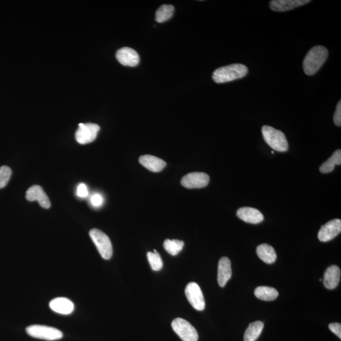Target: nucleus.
I'll list each match as a JSON object with an SVG mask.
<instances>
[{
	"label": "nucleus",
	"instance_id": "28",
	"mask_svg": "<svg viewBox=\"0 0 341 341\" xmlns=\"http://www.w3.org/2000/svg\"><path fill=\"white\" fill-rule=\"evenodd\" d=\"M329 328L331 331L341 339V324L339 323H332L329 324Z\"/></svg>",
	"mask_w": 341,
	"mask_h": 341
},
{
	"label": "nucleus",
	"instance_id": "22",
	"mask_svg": "<svg viewBox=\"0 0 341 341\" xmlns=\"http://www.w3.org/2000/svg\"><path fill=\"white\" fill-rule=\"evenodd\" d=\"M340 164L341 151L340 149H337L329 159H328L321 165V166L320 167V172L324 173V174L332 172L334 170L335 165H340Z\"/></svg>",
	"mask_w": 341,
	"mask_h": 341
},
{
	"label": "nucleus",
	"instance_id": "17",
	"mask_svg": "<svg viewBox=\"0 0 341 341\" xmlns=\"http://www.w3.org/2000/svg\"><path fill=\"white\" fill-rule=\"evenodd\" d=\"M139 162L147 169L152 172H160L166 166V162L152 155H144L139 158Z\"/></svg>",
	"mask_w": 341,
	"mask_h": 341
},
{
	"label": "nucleus",
	"instance_id": "18",
	"mask_svg": "<svg viewBox=\"0 0 341 341\" xmlns=\"http://www.w3.org/2000/svg\"><path fill=\"white\" fill-rule=\"evenodd\" d=\"M340 279V268L337 265L330 266L324 274V284L325 288L329 289H335L339 284Z\"/></svg>",
	"mask_w": 341,
	"mask_h": 341
},
{
	"label": "nucleus",
	"instance_id": "23",
	"mask_svg": "<svg viewBox=\"0 0 341 341\" xmlns=\"http://www.w3.org/2000/svg\"><path fill=\"white\" fill-rule=\"evenodd\" d=\"M175 8L172 5H163L160 7L156 13V20L162 23L167 21L173 16Z\"/></svg>",
	"mask_w": 341,
	"mask_h": 341
},
{
	"label": "nucleus",
	"instance_id": "14",
	"mask_svg": "<svg viewBox=\"0 0 341 341\" xmlns=\"http://www.w3.org/2000/svg\"><path fill=\"white\" fill-rule=\"evenodd\" d=\"M309 0H273L270 2V9L275 12H286L309 4Z\"/></svg>",
	"mask_w": 341,
	"mask_h": 341
},
{
	"label": "nucleus",
	"instance_id": "15",
	"mask_svg": "<svg viewBox=\"0 0 341 341\" xmlns=\"http://www.w3.org/2000/svg\"><path fill=\"white\" fill-rule=\"evenodd\" d=\"M231 276V261L226 257H222L218 264V281L219 286L222 288L225 286Z\"/></svg>",
	"mask_w": 341,
	"mask_h": 341
},
{
	"label": "nucleus",
	"instance_id": "4",
	"mask_svg": "<svg viewBox=\"0 0 341 341\" xmlns=\"http://www.w3.org/2000/svg\"><path fill=\"white\" fill-rule=\"evenodd\" d=\"M89 235L101 257L105 260L110 259L113 255V247L109 237L97 229L90 230Z\"/></svg>",
	"mask_w": 341,
	"mask_h": 341
},
{
	"label": "nucleus",
	"instance_id": "1",
	"mask_svg": "<svg viewBox=\"0 0 341 341\" xmlns=\"http://www.w3.org/2000/svg\"><path fill=\"white\" fill-rule=\"evenodd\" d=\"M328 55L329 52L327 49L324 46H317L312 48L303 60L304 73L307 76H313L316 74L327 60Z\"/></svg>",
	"mask_w": 341,
	"mask_h": 341
},
{
	"label": "nucleus",
	"instance_id": "24",
	"mask_svg": "<svg viewBox=\"0 0 341 341\" xmlns=\"http://www.w3.org/2000/svg\"><path fill=\"white\" fill-rule=\"evenodd\" d=\"M184 242L178 240H166L164 243V249L170 255L175 256L182 251L184 247Z\"/></svg>",
	"mask_w": 341,
	"mask_h": 341
},
{
	"label": "nucleus",
	"instance_id": "10",
	"mask_svg": "<svg viewBox=\"0 0 341 341\" xmlns=\"http://www.w3.org/2000/svg\"><path fill=\"white\" fill-rule=\"evenodd\" d=\"M340 219H335L323 225L318 233V238L322 242L330 241L340 233Z\"/></svg>",
	"mask_w": 341,
	"mask_h": 341
},
{
	"label": "nucleus",
	"instance_id": "13",
	"mask_svg": "<svg viewBox=\"0 0 341 341\" xmlns=\"http://www.w3.org/2000/svg\"><path fill=\"white\" fill-rule=\"evenodd\" d=\"M237 216L242 221L250 224H258L262 223L264 219L263 214L258 209L248 208H240L237 211Z\"/></svg>",
	"mask_w": 341,
	"mask_h": 341
},
{
	"label": "nucleus",
	"instance_id": "26",
	"mask_svg": "<svg viewBox=\"0 0 341 341\" xmlns=\"http://www.w3.org/2000/svg\"><path fill=\"white\" fill-rule=\"evenodd\" d=\"M12 170L9 167H0V189L7 185L12 176Z\"/></svg>",
	"mask_w": 341,
	"mask_h": 341
},
{
	"label": "nucleus",
	"instance_id": "7",
	"mask_svg": "<svg viewBox=\"0 0 341 341\" xmlns=\"http://www.w3.org/2000/svg\"><path fill=\"white\" fill-rule=\"evenodd\" d=\"M100 126L95 123H80L76 133V141L80 144L91 143L96 139Z\"/></svg>",
	"mask_w": 341,
	"mask_h": 341
},
{
	"label": "nucleus",
	"instance_id": "27",
	"mask_svg": "<svg viewBox=\"0 0 341 341\" xmlns=\"http://www.w3.org/2000/svg\"><path fill=\"white\" fill-rule=\"evenodd\" d=\"M334 122L337 126H341V100H339L337 105L336 110L334 116Z\"/></svg>",
	"mask_w": 341,
	"mask_h": 341
},
{
	"label": "nucleus",
	"instance_id": "2",
	"mask_svg": "<svg viewBox=\"0 0 341 341\" xmlns=\"http://www.w3.org/2000/svg\"><path fill=\"white\" fill-rule=\"evenodd\" d=\"M249 72L247 66L243 64L235 63L220 67L214 72L213 79L216 83L223 84L243 78Z\"/></svg>",
	"mask_w": 341,
	"mask_h": 341
},
{
	"label": "nucleus",
	"instance_id": "5",
	"mask_svg": "<svg viewBox=\"0 0 341 341\" xmlns=\"http://www.w3.org/2000/svg\"><path fill=\"white\" fill-rule=\"evenodd\" d=\"M26 332L30 336L46 340H56L63 337V333L56 328L46 325H33L26 328Z\"/></svg>",
	"mask_w": 341,
	"mask_h": 341
},
{
	"label": "nucleus",
	"instance_id": "21",
	"mask_svg": "<svg viewBox=\"0 0 341 341\" xmlns=\"http://www.w3.org/2000/svg\"><path fill=\"white\" fill-rule=\"evenodd\" d=\"M264 324L261 321L251 323L244 335V341H255L262 333Z\"/></svg>",
	"mask_w": 341,
	"mask_h": 341
},
{
	"label": "nucleus",
	"instance_id": "29",
	"mask_svg": "<svg viewBox=\"0 0 341 341\" xmlns=\"http://www.w3.org/2000/svg\"><path fill=\"white\" fill-rule=\"evenodd\" d=\"M90 201H91L93 206L95 207H99L101 206L103 203V198L100 194L95 193V194L92 196Z\"/></svg>",
	"mask_w": 341,
	"mask_h": 341
},
{
	"label": "nucleus",
	"instance_id": "8",
	"mask_svg": "<svg viewBox=\"0 0 341 341\" xmlns=\"http://www.w3.org/2000/svg\"><path fill=\"white\" fill-rule=\"evenodd\" d=\"M185 295L191 305L197 311H202L205 309V299L198 284L194 282L188 284L185 288Z\"/></svg>",
	"mask_w": 341,
	"mask_h": 341
},
{
	"label": "nucleus",
	"instance_id": "31",
	"mask_svg": "<svg viewBox=\"0 0 341 341\" xmlns=\"http://www.w3.org/2000/svg\"><path fill=\"white\" fill-rule=\"evenodd\" d=\"M272 152V154L275 153V152H274V151H272V152Z\"/></svg>",
	"mask_w": 341,
	"mask_h": 341
},
{
	"label": "nucleus",
	"instance_id": "16",
	"mask_svg": "<svg viewBox=\"0 0 341 341\" xmlns=\"http://www.w3.org/2000/svg\"><path fill=\"white\" fill-rule=\"evenodd\" d=\"M50 307L53 311L61 315L71 314L74 311L73 302L66 298H56L51 300Z\"/></svg>",
	"mask_w": 341,
	"mask_h": 341
},
{
	"label": "nucleus",
	"instance_id": "20",
	"mask_svg": "<svg viewBox=\"0 0 341 341\" xmlns=\"http://www.w3.org/2000/svg\"><path fill=\"white\" fill-rule=\"evenodd\" d=\"M255 295L263 301H273L278 298L279 293L277 289L271 287L259 286L255 289Z\"/></svg>",
	"mask_w": 341,
	"mask_h": 341
},
{
	"label": "nucleus",
	"instance_id": "30",
	"mask_svg": "<svg viewBox=\"0 0 341 341\" xmlns=\"http://www.w3.org/2000/svg\"><path fill=\"white\" fill-rule=\"evenodd\" d=\"M77 195L80 197H86L88 195V190L86 185L84 183H81L77 188Z\"/></svg>",
	"mask_w": 341,
	"mask_h": 341
},
{
	"label": "nucleus",
	"instance_id": "6",
	"mask_svg": "<svg viewBox=\"0 0 341 341\" xmlns=\"http://www.w3.org/2000/svg\"><path fill=\"white\" fill-rule=\"evenodd\" d=\"M172 326L173 330L183 341H197L198 334L197 330L190 323L182 318L173 320Z\"/></svg>",
	"mask_w": 341,
	"mask_h": 341
},
{
	"label": "nucleus",
	"instance_id": "25",
	"mask_svg": "<svg viewBox=\"0 0 341 341\" xmlns=\"http://www.w3.org/2000/svg\"><path fill=\"white\" fill-rule=\"evenodd\" d=\"M147 256L152 270L159 271L162 269L163 263H162L161 256L156 250H154V252L147 253Z\"/></svg>",
	"mask_w": 341,
	"mask_h": 341
},
{
	"label": "nucleus",
	"instance_id": "12",
	"mask_svg": "<svg viewBox=\"0 0 341 341\" xmlns=\"http://www.w3.org/2000/svg\"><path fill=\"white\" fill-rule=\"evenodd\" d=\"M25 197L27 200L33 201L37 200L40 206L45 209H49L51 206L50 199L40 185H32L28 188L26 192Z\"/></svg>",
	"mask_w": 341,
	"mask_h": 341
},
{
	"label": "nucleus",
	"instance_id": "9",
	"mask_svg": "<svg viewBox=\"0 0 341 341\" xmlns=\"http://www.w3.org/2000/svg\"><path fill=\"white\" fill-rule=\"evenodd\" d=\"M210 178L205 173L194 172L183 177L181 183L183 187L193 189V188H201L208 186Z\"/></svg>",
	"mask_w": 341,
	"mask_h": 341
},
{
	"label": "nucleus",
	"instance_id": "19",
	"mask_svg": "<svg viewBox=\"0 0 341 341\" xmlns=\"http://www.w3.org/2000/svg\"><path fill=\"white\" fill-rule=\"evenodd\" d=\"M257 254L261 260L266 263H273L277 259L275 249L268 244H262L257 248Z\"/></svg>",
	"mask_w": 341,
	"mask_h": 341
},
{
	"label": "nucleus",
	"instance_id": "3",
	"mask_svg": "<svg viewBox=\"0 0 341 341\" xmlns=\"http://www.w3.org/2000/svg\"><path fill=\"white\" fill-rule=\"evenodd\" d=\"M263 139L271 148L278 152L288 151L289 145L285 135L281 130L265 125L262 128Z\"/></svg>",
	"mask_w": 341,
	"mask_h": 341
},
{
	"label": "nucleus",
	"instance_id": "11",
	"mask_svg": "<svg viewBox=\"0 0 341 341\" xmlns=\"http://www.w3.org/2000/svg\"><path fill=\"white\" fill-rule=\"evenodd\" d=\"M116 57L118 61L124 66H135L140 61V57L138 52L128 47L120 49L116 52Z\"/></svg>",
	"mask_w": 341,
	"mask_h": 341
}]
</instances>
